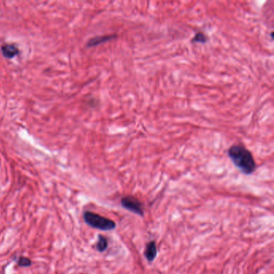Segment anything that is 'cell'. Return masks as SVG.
Segmentation results:
<instances>
[{"mask_svg": "<svg viewBox=\"0 0 274 274\" xmlns=\"http://www.w3.org/2000/svg\"><path fill=\"white\" fill-rule=\"evenodd\" d=\"M228 155L234 165L242 173L251 174L257 168V164L252 153L242 145L235 144L228 150Z\"/></svg>", "mask_w": 274, "mask_h": 274, "instance_id": "cell-1", "label": "cell"}, {"mask_svg": "<svg viewBox=\"0 0 274 274\" xmlns=\"http://www.w3.org/2000/svg\"><path fill=\"white\" fill-rule=\"evenodd\" d=\"M84 220L89 226L100 230L110 231L116 228L115 222L113 220L91 211H85Z\"/></svg>", "mask_w": 274, "mask_h": 274, "instance_id": "cell-2", "label": "cell"}, {"mask_svg": "<svg viewBox=\"0 0 274 274\" xmlns=\"http://www.w3.org/2000/svg\"><path fill=\"white\" fill-rule=\"evenodd\" d=\"M121 205L126 210L132 211L134 213L141 215V216H143V205L140 202L139 200L135 198L134 196H125L121 200Z\"/></svg>", "mask_w": 274, "mask_h": 274, "instance_id": "cell-3", "label": "cell"}, {"mask_svg": "<svg viewBox=\"0 0 274 274\" xmlns=\"http://www.w3.org/2000/svg\"><path fill=\"white\" fill-rule=\"evenodd\" d=\"M157 253L158 250H157L156 243L155 241L149 242L148 244H146V248L144 251V255L146 260L150 262L154 261L156 258Z\"/></svg>", "mask_w": 274, "mask_h": 274, "instance_id": "cell-4", "label": "cell"}, {"mask_svg": "<svg viewBox=\"0 0 274 274\" xmlns=\"http://www.w3.org/2000/svg\"><path fill=\"white\" fill-rule=\"evenodd\" d=\"M1 51H2V55L8 59L13 58L15 56H17L20 52L17 47L14 44H3L1 47Z\"/></svg>", "mask_w": 274, "mask_h": 274, "instance_id": "cell-5", "label": "cell"}, {"mask_svg": "<svg viewBox=\"0 0 274 274\" xmlns=\"http://www.w3.org/2000/svg\"><path fill=\"white\" fill-rule=\"evenodd\" d=\"M116 37L115 35H102V36H98V37L92 38L89 39L88 42V47H94V46L98 45V44H103L104 42L109 41L110 39Z\"/></svg>", "mask_w": 274, "mask_h": 274, "instance_id": "cell-6", "label": "cell"}, {"mask_svg": "<svg viewBox=\"0 0 274 274\" xmlns=\"http://www.w3.org/2000/svg\"><path fill=\"white\" fill-rule=\"evenodd\" d=\"M107 247H108V240H107L106 238L103 236H99L96 245L97 250L103 252L106 250Z\"/></svg>", "mask_w": 274, "mask_h": 274, "instance_id": "cell-7", "label": "cell"}, {"mask_svg": "<svg viewBox=\"0 0 274 274\" xmlns=\"http://www.w3.org/2000/svg\"><path fill=\"white\" fill-rule=\"evenodd\" d=\"M207 36L202 32H199L196 33L195 36L192 38V43H206L207 41Z\"/></svg>", "mask_w": 274, "mask_h": 274, "instance_id": "cell-8", "label": "cell"}, {"mask_svg": "<svg viewBox=\"0 0 274 274\" xmlns=\"http://www.w3.org/2000/svg\"><path fill=\"white\" fill-rule=\"evenodd\" d=\"M17 263L19 266L23 267H29L32 265V261L28 257H20L18 258Z\"/></svg>", "mask_w": 274, "mask_h": 274, "instance_id": "cell-9", "label": "cell"}]
</instances>
